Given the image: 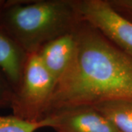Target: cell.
<instances>
[{
    "label": "cell",
    "mask_w": 132,
    "mask_h": 132,
    "mask_svg": "<svg viewBox=\"0 0 132 132\" xmlns=\"http://www.w3.org/2000/svg\"><path fill=\"white\" fill-rule=\"evenodd\" d=\"M75 32L74 60L56 86L45 117L62 108L132 99V57L86 22Z\"/></svg>",
    "instance_id": "obj_1"
},
{
    "label": "cell",
    "mask_w": 132,
    "mask_h": 132,
    "mask_svg": "<svg viewBox=\"0 0 132 132\" xmlns=\"http://www.w3.org/2000/svg\"><path fill=\"white\" fill-rule=\"evenodd\" d=\"M81 21L76 0H10L0 9V25L27 54L73 32Z\"/></svg>",
    "instance_id": "obj_2"
},
{
    "label": "cell",
    "mask_w": 132,
    "mask_h": 132,
    "mask_svg": "<svg viewBox=\"0 0 132 132\" xmlns=\"http://www.w3.org/2000/svg\"><path fill=\"white\" fill-rule=\"evenodd\" d=\"M55 86L38 52L28 54L21 80L10 104L13 114L31 122L42 120Z\"/></svg>",
    "instance_id": "obj_3"
},
{
    "label": "cell",
    "mask_w": 132,
    "mask_h": 132,
    "mask_svg": "<svg viewBox=\"0 0 132 132\" xmlns=\"http://www.w3.org/2000/svg\"><path fill=\"white\" fill-rule=\"evenodd\" d=\"M76 7L82 21L132 57V21L119 13L108 0H76Z\"/></svg>",
    "instance_id": "obj_4"
},
{
    "label": "cell",
    "mask_w": 132,
    "mask_h": 132,
    "mask_svg": "<svg viewBox=\"0 0 132 132\" xmlns=\"http://www.w3.org/2000/svg\"><path fill=\"white\" fill-rule=\"evenodd\" d=\"M47 115L52 118L51 128L56 132H119L93 106L62 108Z\"/></svg>",
    "instance_id": "obj_5"
},
{
    "label": "cell",
    "mask_w": 132,
    "mask_h": 132,
    "mask_svg": "<svg viewBox=\"0 0 132 132\" xmlns=\"http://www.w3.org/2000/svg\"><path fill=\"white\" fill-rule=\"evenodd\" d=\"M75 30L46 43L38 52L56 86L67 73L74 60L76 52Z\"/></svg>",
    "instance_id": "obj_6"
},
{
    "label": "cell",
    "mask_w": 132,
    "mask_h": 132,
    "mask_svg": "<svg viewBox=\"0 0 132 132\" xmlns=\"http://www.w3.org/2000/svg\"><path fill=\"white\" fill-rule=\"evenodd\" d=\"M27 54L0 25V70L12 85L19 87Z\"/></svg>",
    "instance_id": "obj_7"
},
{
    "label": "cell",
    "mask_w": 132,
    "mask_h": 132,
    "mask_svg": "<svg viewBox=\"0 0 132 132\" xmlns=\"http://www.w3.org/2000/svg\"><path fill=\"white\" fill-rule=\"evenodd\" d=\"M94 106L116 127L119 132H132V99H118Z\"/></svg>",
    "instance_id": "obj_8"
},
{
    "label": "cell",
    "mask_w": 132,
    "mask_h": 132,
    "mask_svg": "<svg viewBox=\"0 0 132 132\" xmlns=\"http://www.w3.org/2000/svg\"><path fill=\"white\" fill-rule=\"evenodd\" d=\"M52 118L47 115L38 122H31L15 115H0V132H35L42 128H51Z\"/></svg>",
    "instance_id": "obj_9"
},
{
    "label": "cell",
    "mask_w": 132,
    "mask_h": 132,
    "mask_svg": "<svg viewBox=\"0 0 132 132\" xmlns=\"http://www.w3.org/2000/svg\"><path fill=\"white\" fill-rule=\"evenodd\" d=\"M13 94L14 91L12 85L4 73L0 70V108L10 106Z\"/></svg>",
    "instance_id": "obj_10"
},
{
    "label": "cell",
    "mask_w": 132,
    "mask_h": 132,
    "mask_svg": "<svg viewBox=\"0 0 132 132\" xmlns=\"http://www.w3.org/2000/svg\"><path fill=\"white\" fill-rule=\"evenodd\" d=\"M119 13L132 21V0H108Z\"/></svg>",
    "instance_id": "obj_11"
},
{
    "label": "cell",
    "mask_w": 132,
    "mask_h": 132,
    "mask_svg": "<svg viewBox=\"0 0 132 132\" xmlns=\"http://www.w3.org/2000/svg\"><path fill=\"white\" fill-rule=\"evenodd\" d=\"M5 1H2V0H0V9L3 7V5H5Z\"/></svg>",
    "instance_id": "obj_12"
}]
</instances>
